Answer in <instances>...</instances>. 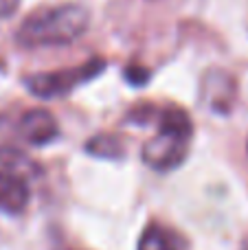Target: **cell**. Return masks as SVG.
Returning <instances> with one entry per match:
<instances>
[{
	"instance_id": "obj_1",
	"label": "cell",
	"mask_w": 248,
	"mask_h": 250,
	"mask_svg": "<svg viewBox=\"0 0 248 250\" xmlns=\"http://www.w3.org/2000/svg\"><path fill=\"white\" fill-rule=\"evenodd\" d=\"M90 13L83 4H60L31 13L16 31V42L22 48L66 46L86 33Z\"/></svg>"
},
{
	"instance_id": "obj_2",
	"label": "cell",
	"mask_w": 248,
	"mask_h": 250,
	"mask_svg": "<svg viewBox=\"0 0 248 250\" xmlns=\"http://www.w3.org/2000/svg\"><path fill=\"white\" fill-rule=\"evenodd\" d=\"M158 129L143 145L141 158L154 171H171L180 167L189 156V145L193 138V123L183 108L167 105L156 110Z\"/></svg>"
},
{
	"instance_id": "obj_3",
	"label": "cell",
	"mask_w": 248,
	"mask_h": 250,
	"mask_svg": "<svg viewBox=\"0 0 248 250\" xmlns=\"http://www.w3.org/2000/svg\"><path fill=\"white\" fill-rule=\"evenodd\" d=\"M103 70L105 62L97 57V60H90L82 66H73V68L29 75L24 79V86L31 95L40 97V99H62V97L70 95L73 90H77L79 86L88 83L90 79L99 77Z\"/></svg>"
},
{
	"instance_id": "obj_4",
	"label": "cell",
	"mask_w": 248,
	"mask_h": 250,
	"mask_svg": "<svg viewBox=\"0 0 248 250\" xmlns=\"http://www.w3.org/2000/svg\"><path fill=\"white\" fill-rule=\"evenodd\" d=\"M237 99V83L235 77L222 68H211L200 79V104L207 110L227 117L231 114Z\"/></svg>"
},
{
	"instance_id": "obj_5",
	"label": "cell",
	"mask_w": 248,
	"mask_h": 250,
	"mask_svg": "<svg viewBox=\"0 0 248 250\" xmlns=\"http://www.w3.org/2000/svg\"><path fill=\"white\" fill-rule=\"evenodd\" d=\"M18 129H20V136L24 138L29 145L42 147L48 145L51 141H55L57 134H60V125H57V119L53 117L48 110H29L24 117L18 123Z\"/></svg>"
},
{
	"instance_id": "obj_6",
	"label": "cell",
	"mask_w": 248,
	"mask_h": 250,
	"mask_svg": "<svg viewBox=\"0 0 248 250\" xmlns=\"http://www.w3.org/2000/svg\"><path fill=\"white\" fill-rule=\"evenodd\" d=\"M29 200L31 191L24 178L13 171H0V213L18 215L26 208Z\"/></svg>"
},
{
	"instance_id": "obj_7",
	"label": "cell",
	"mask_w": 248,
	"mask_h": 250,
	"mask_svg": "<svg viewBox=\"0 0 248 250\" xmlns=\"http://www.w3.org/2000/svg\"><path fill=\"white\" fill-rule=\"evenodd\" d=\"M139 250H189V242L174 229L154 222L141 233Z\"/></svg>"
},
{
	"instance_id": "obj_8",
	"label": "cell",
	"mask_w": 248,
	"mask_h": 250,
	"mask_svg": "<svg viewBox=\"0 0 248 250\" xmlns=\"http://www.w3.org/2000/svg\"><path fill=\"white\" fill-rule=\"evenodd\" d=\"M86 151L97 156V158L114 160L125 154V147H123V143L119 141L117 136H112V134H97V136H92L90 141L86 143Z\"/></svg>"
},
{
	"instance_id": "obj_9",
	"label": "cell",
	"mask_w": 248,
	"mask_h": 250,
	"mask_svg": "<svg viewBox=\"0 0 248 250\" xmlns=\"http://www.w3.org/2000/svg\"><path fill=\"white\" fill-rule=\"evenodd\" d=\"M125 79L132 86H145L149 79V73L145 68H127L125 70Z\"/></svg>"
},
{
	"instance_id": "obj_10",
	"label": "cell",
	"mask_w": 248,
	"mask_h": 250,
	"mask_svg": "<svg viewBox=\"0 0 248 250\" xmlns=\"http://www.w3.org/2000/svg\"><path fill=\"white\" fill-rule=\"evenodd\" d=\"M20 7V0H0V18H11Z\"/></svg>"
},
{
	"instance_id": "obj_11",
	"label": "cell",
	"mask_w": 248,
	"mask_h": 250,
	"mask_svg": "<svg viewBox=\"0 0 248 250\" xmlns=\"http://www.w3.org/2000/svg\"><path fill=\"white\" fill-rule=\"evenodd\" d=\"M242 250H248V242H244V244H242Z\"/></svg>"
},
{
	"instance_id": "obj_12",
	"label": "cell",
	"mask_w": 248,
	"mask_h": 250,
	"mask_svg": "<svg viewBox=\"0 0 248 250\" xmlns=\"http://www.w3.org/2000/svg\"><path fill=\"white\" fill-rule=\"evenodd\" d=\"M246 151H248V143H246Z\"/></svg>"
}]
</instances>
